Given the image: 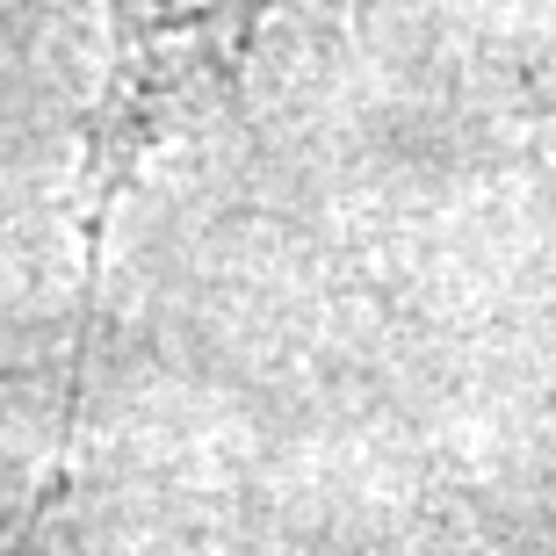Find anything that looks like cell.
I'll use <instances>...</instances> for the list:
<instances>
[{"mask_svg":"<svg viewBox=\"0 0 556 556\" xmlns=\"http://www.w3.org/2000/svg\"><path fill=\"white\" fill-rule=\"evenodd\" d=\"M268 0H116V51H109V87L87 130V210H80V326H73V383H65V441H73V405H80L87 348H94V289H102V247L109 210L130 188L144 144L188 102V87L217 73L239 51L247 22Z\"/></svg>","mask_w":556,"mask_h":556,"instance_id":"6da1fadb","label":"cell"}]
</instances>
